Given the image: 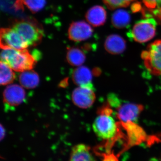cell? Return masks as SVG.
Returning a JSON list of instances; mask_svg holds the SVG:
<instances>
[{
	"label": "cell",
	"mask_w": 161,
	"mask_h": 161,
	"mask_svg": "<svg viewBox=\"0 0 161 161\" xmlns=\"http://www.w3.org/2000/svg\"><path fill=\"white\" fill-rule=\"evenodd\" d=\"M98 114L93 125L94 132L105 140L113 138L118 132V126L112 116L114 113L112 108L107 103L99 109Z\"/></svg>",
	"instance_id": "cell-1"
},
{
	"label": "cell",
	"mask_w": 161,
	"mask_h": 161,
	"mask_svg": "<svg viewBox=\"0 0 161 161\" xmlns=\"http://www.w3.org/2000/svg\"><path fill=\"white\" fill-rule=\"evenodd\" d=\"M1 61L8 64L14 70L24 72L32 69L36 58L27 50L3 49Z\"/></svg>",
	"instance_id": "cell-2"
},
{
	"label": "cell",
	"mask_w": 161,
	"mask_h": 161,
	"mask_svg": "<svg viewBox=\"0 0 161 161\" xmlns=\"http://www.w3.org/2000/svg\"><path fill=\"white\" fill-rule=\"evenodd\" d=\"M12 27L23 38L29 47L39 45L43 36V30L39 23L32 19L15 20Z\"/></svg>",
	"instance_id": "cell-3"
},
{
	"label": "cell",
	"mask_w": 161,
	"mask_h": 161,
	"mask_svg": "<svg viewBox=\"0 0 161 161\" xmlns=\"http://www.w3.org/2000/svg\"><path fill=\"white\" fill-rule=\"evenodd\" d=\"M157 24L153 18L141 20L135 23L132 30L128 33V36L138 43H146L155 36Z\"/></svg>",
	"instance_id": "cell-4"
},
{
	"label": "cell",
	"mask_w": 161,
	"mask_h": 161,
	"mask_svg": "<svg viewBox=\"0 0 161 161\" xmlns=\"http://www.w3.org/2000/svg\"><path fill=\"white\" fill-rule=\"evenodd\" d=\"M142 58L151 74L161 76V40H156L142 53Z\"/></svg>",
	"instance_id": "cell-5"
},
{
	"label": "cell",
	"mask_w": 161,
	"mask_h": 161,
	"mask_svg": "<svg viewBox=\"0 0 161 161\" xmlns=\"http://www.w3.org/2000/svg\"><path fill=\"white\" fill-rule=\"evenodd\" d=\"M0 46L3 49L18 50L26 49L29 47L23 38L12 27L1 28Z\"/></svg>",
	"instance_id": "cell-6"
},
{
	"label": "cell",
	"mask_w": 161,
	"mask_h": 161,
	"mask_svg": "<svg viewBox=\"0 0 161 161\" xmlns=\"http://www.w3.org/2000/svg\"><path fill=\"white\" fill-rule=\"evenodd\" d=\"M121 126L125 132L127 141V150L130 147L137 146L144 142L148 143L150 136L142 128L136 123L129 122L124 123L119 122Z\"/></svg>",
	"instance_id": "cell-7"
},
{
	"label": "cell",
	"mask_w": 161,
	"mask_h": 161,
	"mask_svg": "<svg viewBox=\"0 0 161 161\" xmlns=\"http://www.w3.org/2000/svg\"><path fill=\"white\" fill-rule=\"evenodd\" d=\"M72 100L76 106L81 108L87 109L92 107L95 100L93 84L76 88L72 93Z\"/></svg>",
	"instance_id": "cell-8"
},
{
	"label": "cell",
	"mask_w": 161,
	"mask_h": 161,
	"mask_svg": "<svg viewBox=\"0 0 161 161\" xmlns=\"http://www.w3.org/2000/svg\"><path fill=\"white\" fill-rule=\"evenodd\" d=\"M115 109V115L120 122L136 123L141 112L144 109V107L141 104L122 102Z\"/></svg>",
	"instance_id": "cell-9"
},
{
	"label": "cell",
	"mask_w": 161,
	"mask_h": 161,
	"mask_svg": "<svg viewBox=\"0 0 161 161\" xmlns=\"http://www.w3.org/2000/svg\"><path fill=\"white\" fill-rule=\"evenodd\" d=\"M26 98L23 87L17 84L7 86L3 92V101L6 108H10L23 103Z\"/></svg>",
	"instance_id": "cell-10"
},
{
	"label": "cell",
	"mask_w": 161,
	"mask_h": 161,
	"mask_svg": "<svg viewBox=\"0 0 161 161\" xmlns=\"http://www.w3.org/2000/svg\"><path fill=\"white\" fill-rule=\"evenodd\" d=\"M93 30L88 23L83 21L73 22L68 30L69 38L75 42H80L89 39Z\"/></svg>",
	"instance_id": "cell-11"
},
{
	"label": "cell",
	"mask_w": 161,
	"mask_h": 161,
	"mask_svg": "<svg viewBox=\"0 0 161 161\" xmlns=\"http://www.w3.org/2000/svg\"><path fill=\"white\" fill-rule=\"evenodd\" d=\"M126 47L125 41L119 35H110L105 41V49L108 53L112 54H121L125 51Z\"/></svg>",
	"instance_id": "cell-12"
},
{
	"label": "cell",
	"mask_w": 161,
	"mask_h": 161,
	"mask_svg": "<svg viewBox=\"0 0 161 161\" xmlns=\"http://www.w3.org/2000/svg\"><path fill=\"white\" fill-rule=\"evenodd\" d=\"M86 21L92 26L97 27L103 25L107 19L105 9L102 6H96L90 8L86 14Z\"/></svg>",
	"instance_id": "cell-13"
},
{
	"label": "cell",
	"mask_w": 161,
	"mask_h": 161,
	"mask_svg": "<svg viewBox=\"0 0 161 161\" xmlns=\"http://www.w3.org/2000/svg\"><path fill=\"white\" fill-rule=\"evenodd\" d=\"M72 78L74 83L79 86L92 84V72L86 66H79L74 70Z\"/></svg>",
	"instance_id": "cell-14"
},
{
	"label": "cell",
	"mask_w": 161,
	"mask_h": 161,
	"mask_svg": "<svg viewBox=\"0 0 161 161\" xmlns=\"http://www.w3.org/2000/svg\"><path fill=\"white\" fill-rule=\"evenodd\" d=\"M70 161H94L90 147L85 144H78L73 147Z\"/></svg>",
	"instance_id": "cell-15"
},
{
	"label": "cell",
	"mask_w": 161,
	"mask_h": 161,
	"mask_svg": "<svg viewBox=\"0 0 161 161\" xmlns=\"http://www.w3.org/2000/svg\"><path fill=\"white\" fill-rule=\"evenodd\" d=\"M19 81L23 88L31 89L37 86L40 78L38 74L31 69L22 72L19 77Z\"/></svg>",
	"instance_id": "cell-16"
},
{
	"label": "cell",
	"mask_w": 161,
	"mask_h": 161,
	"mask_svg": "<svg viewBox=\"0 0 161 161\" xmlns=\"http://www.w3.org/2000/svg\"><path fill=\"white\" fill-rule=\"evenodd\" d=\"M85 54L81 50L77 47H70L67 52L66 59L70 65L80 66L86 60Z\"/></svg>",
	"instance_id": "cell-17"
},
{
	"label": "cell",
	"mask_w": 161,
	"mask_h": 161,
	"mask_svg": "<svg viewBox=\"0 0 161 161\" xmlns=\"http://www.w3.org/2000/svg\"><path fill=\"white\" fill-rule=\"evenodd\" d=\"M112 25L117 29H123L129 26L130 22V14L126 10L119 9L112 16Z\"/></svg>",
	"instance_id": "cell-18"
},
{
	"label": "cell",
	"mask_w": 161,
	"mask_h": 161,
	"mask_svg": "<svg viewBox=\"0 0 161 161\" xmlns=\"http://www.w3.org/2000/svg\"><path fill=\"white\" fill-rule=\"evenodd\" d=\"M14 71L8 64L1 61V85H7L13 82L15 79V74Z\"/></svg>",
	"instance_id": "cell-19"
},
{
	"label": "cell",
	"mask_w": 161,
	"mask_h": 161,
	"mask_svg": "<svg viewBox=\"0 0 161 161\" xmlns=\"http://www.w3.org/2000/svg\"><path fill=\"white\" fill-rule=\"evenodd\" d=\"M147 10L161 21V0H142Z\"/></svg>",
	"instance_id": "cell-20"
},
{
	"label": "cell",
	"mask_w": 161,
	"mask_h": 161,
	"mask_svg": "<svg viewBox=\"0 0 161 161\" xmlns=\"http://www.w3.org/2000/svg\"><path fill=\"white\" fill-rule=\"evenodd\" d=\"M26 7L33 13L38 12L46 5V0H24Z\"/></svg>",
	"instance_id": "cell-21"
},
{
	"label": "cell",
	"mask_w": 161,
	"mask_h": 161,
	"mask_svg": "<svg viewBox=\"0 0 161 161\" xmlns=\"http://www.w3.org/2000/svg\"><path fill=\"white\" fill-rule=\"evenodd\" d=\"M103 3L110 9L120 7H127L135 0H103Z\"/></svg>",
	"instance_id": "cell-22"
},
{
	"label": "cell",
	"mask_w": 161,
	"mask_h": 161,
	"mask_svg": "<svg viewBox=\"0 0 161 161\" xmlns=\"http://www.w3.org/2000/svg\"><path fill=\"white\" fill-rule=\"evenodd\" d=\"M103 161H118V157L114 154H104L101 156Z\"/></svg>",
	"instance_id": "cell-23"
},
{
	"label": "cell",
	"mask_w": 161,
	"mask_h": 161,
	"mask_svg": "<svg viewBox=\"0 0 161 161\" xmlns=\"http://www.w3.org/2000/svg\"><path fill=\"white\" fill-rule=\"evenodd\" d=\"M5 129L3 128V125H1V140H3L4 137H5Z\"/></svg>",
	"instance_id": "cell-24"
}]
</instances>
